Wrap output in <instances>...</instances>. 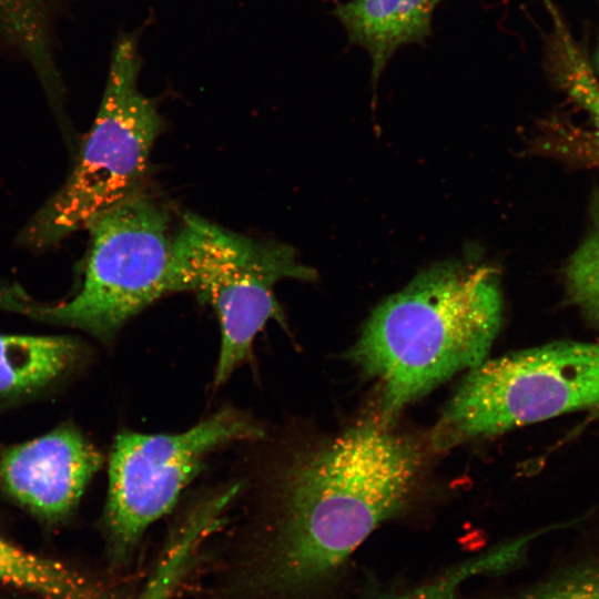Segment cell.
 Wrapping results in <instances>:
<instances>
[{"label":"cell","instance_id":"9","mask_svg":"<svg viewBox=\"0 0 599 599\" xmlns=\"http://www.w3.org/2000/svg\"><path fill=\"white\" fill-rule=\"evenodd\" d=\"M441 0H349L333 14L348 42L364 49L370 60V80L376 85L393 55L403 47L424 43Z\"/></svg>","mask_w":599,"mask_h":599},{"label":"cell","instance_id":"3","mask_svg":"<svg viewBox=\"0 0 599 599\" xmlns=\"http://www.w3.org/2000/svg\"><path fill=\"white\" fill-rule=\"evenodd\" d=\"M81 284L68 300L39 303L0 291V308L111 338L131 317L172 293L169 211L142 189L94 216Z\"/></svg>","mask_w":599,"mask_h":599},{"label":"cell","instance_id":"2","mask_svg":"<svg viewBox=\"0 0 599 599\" xmlns=\"http://www.w3.org/2000/svg\"><path fill=\"white\" fill-rule=\"evenodd\" d=\"M502 322L497 273L449 261L380 303L347 357L380 392V422L487 359Z\"/></svg>","mask_w":599,"mask_h":599},{"label":"cell","instance_id":"10","mask_svg":"<svg viewBox=\"0 0 599 599\" xmlns=\"http://www.w3.org/2000/svg\"><path fill=\"white\" fill-rule=\"evenodd\" d=\"M82 355L68 336L0 335V396L41 389L65 374Z\"/></svg>","mask_w":599,"mask_h":599},{"label":"cell","instance_id":"19","mask_svg":"<svg viewBox=\"0 0 599 599\" xmlns=\"http://www.w3.org/2000/svg\"><path fill=\"white\" fill-rule=\"evenodd\" d=\"M591 64H592V68L595 70L596 75L599 79V37H598V40H597V45H596V49H595V52H593V57L591 59Z\"/></svg>","mask_w":599,"mask_h":599},{"label":"cell","instance_id":"13","mask_svg":"<svg viewBox=\"0 0 599 599\" xmlns=\"http://www.w3.org/2000/svg\"><path fill=\"white\" fill-rule=\"evenodd\" d=\"M568 302L599 328V190L591 196L587 231L564 267Z\"/></svg>","mask_w":599,"mask_h":599},{"label":"cell","instance_id":"11","mask_svg":"<svg viewBox=\"0 0 599 599\" xmlns=\"http://www.w3.org/2000/svg\"><path fill=\"white\" fill-rule=\"evenodd\" d=\"M550 20L545 40V71L590 118L599 133V79L555 0H542Z\"/></svg>","mask_w":599,"mask_h":599},{"label":"cell","instance_id":"12","mask_svg":"<svg viewBox=\"0 0 599 599\" xmlns=\"http://www.w3.org/2000/svg\"><path fill=\"white\" fill-rule=\"evenodd\" d=\"M0 585L41 599H106L103 588L79 571L23 550L1 537Z\"/></svg>","mask_w":599,"mask_h":599},{"label":"cell","instance_id":"6","mask_svg":"<svg viewBox=\"0 0 599 599\" xmlns=\"http://www.w3.org/2000/svg\"><path fill=\"white\" fill-rule=\"evenodd\" d=\"M599 405V344L560 341L469 370L432 434L437 450Z\"/></svg>","mask_w":599,"mask_h":599},{"label":"cell","instance_id":"7","mask_svg":"<svg viewBox=\"0 0 599 599\" xmlns=\"http://www.w3.org/2000/svg\"><path fill=\"white\" fill-rule=\"evenodd\" d=\"M263 436L255 420L233 408L180 434L120 433L110 455L105 507L113 549L125 554L167 514L213 451Z\"/></svg>","mask_w":599,"mask_h":599},{"label":"cell","instance_id":"4","mask_svg":"<svg viewBox=\"0 0 599 599\" xmlns=\"http://www.w3.org/2000/svg\"><path fill=\"white\" fill-rule=\"evenodd\" d=\"M141 65L138 37L122 35L77 162L62 186L21 231L22 244L35 250L50 247L142 189L164 123L154 101L139 89Z\"/></svg>","mask_w":599,"mask_h":599},{"label":"cell","instance_id":"8","mask_svg":"<svg viewBox=\"0 0 599 599\" xmlns=\"http://www.w3.org/2000/svg\"><path fill=\"white\" fill-rule=\"evenodd\" d=\"M102 455L74 426L14 445L0 454V486L50 521L67 517L102 465Z\"/></svg>","mask_w":599,"mask_h":599},{"label":"cell","instance_id":"1","mask_svg":"<svg viewBox=\"0 0 599 599\" xmlns=\"http://www.w3.org/2000/svg\"><path fill=\"white\" fill-rule=\"evenodd\" d=\"M419 468L416 445L380 420L296 457L272 494L263 581L295 591L328 577L406 506Z\"/></svg>","mask_w":599,"mask_h":599},{"label":"cell","instance_id":"18","mask_svg":"<svg viewBox=\"0 0 599 599\" xmlns=\"http://www.w3.org/2000/svg\"><path fill=\"white\" fill-rule=\"evenodd\" d=\"M28 0H0V19H7L24 7Z\"/></svg>","mask_w":599,"mask_h":599},{"label":"cell","instance_id":"5","mask_svg":"<svg viewBox=\"0 0 599 599\" xmlns=\"http://www.w3.org/2000/svg\"><path fill=\"white\" fill-rule=\"evenodd\" d=\"M316 276L284 243L248 237L196 214L183 215L173 237L171 291L192 292L216 313L221 348L215 387L251 358L253 342L270 321L284 323L276 284Z\"/></svg>","mask_w":599,"mask_h":599},{"label":"cell","instance_id":"16","mask_svg":"<svg viewBox=\"0 0 599 599\" xmlns=\"http://www.w3.org/2000/svg\"><path fill=\"white\" fill-rule=\"evenodd\" d=\"M507 599H599V557L571 561Z\"/></svg>","mask_w":599,"mask_h":599},{"label":"cell","instance_id":"15","mask_svg":"<svg viewBox=\"0 0 599 599\" xmlns=\"http://www.w3.org/2000/svg\"><path fill=\"white\" fill-rule=\"evenodd\" d=\"M518 550L511 542L460 562L424 585L399 592L383 593L375 599H454L460 587L477 576L499 573L514 568Z\"/></svg>","mask_w":599,"mask_h":599},{"label":"cell","instance_id":"17","mask_svg":"<svg viewBox=\"0 0 599 599\" xmlns=\"http://www.w3.org/2000/svg\"><path fill=\"white\" fill-rule=\"evenodd\" d=\"M540 150L558 158L599 167V133L571 123L549 121L541 129Z\"/></svg>","mask_w":599,"mask_h":599},{"label":"cell","instance_id":"14","mask_svg":"<svg viewBox=\"0 0 599 599\" xmlns=\"http://www.w3.org/2000/svg\"><path fill=\"white\" fill-rule=\"evenodd\" d=\"M214 528L213 516L206 510L195 509L170 541L138 599H174L201 541Z\"/></svg>","mask_w":599,"mask_h":599}]
</instances>
